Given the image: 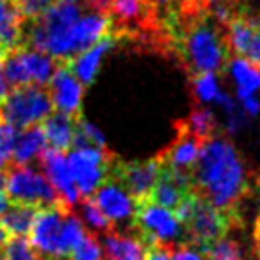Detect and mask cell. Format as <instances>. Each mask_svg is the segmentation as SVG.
Segmentation results:
<instances>
[{
    "mask_svg": "<svg viewBox=\"0 0 260 260\" xmlns=\"http://www.w3.org/2000/svg\"><path fill=\"white\" fill-rule=\"evenodd\" d=\"M38 159H40L41 168H43V173L47 175L50 184L55 187L62 203L68 205L70 209L75 207L80 202V192L77 189L75 182H73L72 173H70L64 152L55 148H45Z\"/></svg>",
    "mask_w": 260,
    "mask_h": 260,
    "instance_id": "cell-13",
    "label": "cell"
},
{
    "mask_svg": "<svg viewBox=\"0 0 260 260\" xmlns=\"http://www.w3.org/2000/svg\"><path fill=\"white\" fill-rule=\"evenodd\" d=\"M6 237H8V234L4 232V228L0 226V260H2V248H4Z\"/></svg>",
    "mask_w": 260,
    "mask_h": 260,
    "instance_id": "cell-40",
    "label": "cell"
},
{
    "mask_svg": "<svg viewBox=\"0 0 260 260\" xmlns=\"http://www.w3.org/2000/svg\"><path fill=\"white\" fill-rule=\"evenodd\" d=\"M192 87H194V94L200 102L203 104H210L216 102L217 94L221 93L219 79H217L216 72H203L196 73L192 79Z\"/></svg>",
    "mask_w": 260,
    "mask_h": 260,
    "instance_id": "cell-29",
    "label": "cell"
},
{
    "mask_svg": "<svg viewBox=\"0 0 260 260\" xmlns=\"http://www.w3.org/2000/svg\"><path fill=\"white\" fill-rule=\"evenodd\" d=\"M203 253H205L207 260H244V249H242L241 242L237 239L228 237L226 234L210 242L203 249Z\"/></svg>",
    "mask_w": 260,
    "mask_h": 260,
    "instance_id": "cell-25",
    "label": "cell"
},
{
    "mask_svg": "<svg viewBox=\"0 0 260 260\" xmlns=\"http://www.w3.org/2000/svg\"><path fill=\"white\" fill-rule=\"evenodd\" d=\"M138 235L148 248L155 244L175 248L185 242V232L180 221L175 217L173 210L153 203L152 200L138 203L132 224Z\"/></svg>",
    "mask_w": 260,
    "mask_h": 260,
    "instance_id": "cell-5",
    "label": "cell"
},
{
    "mask_svg": "<svg viewBox=\"0 0 260 260\" xmlns=\"http://www.w3.org/2000/svg\"><path fill=\"white\" fill-rule=\"evenodd\" d=\"M194 191L214 207L235 214L239 202L251 191V175L230 139L212 136L200 148L191 170Z\"/></svg>",
    "mask_w": 260,
    "mask_h": 260,
    "instance_id": "cell-1",
    "label": "cell"
},
{
    "mask_svg": "<svg viewBox=\"0 0 260 260\" xmlns=\"http://www.w3.org/2000/svg\"><path fill=\"white\" fill-rule=\"evenodd\" d=\"M111 15L121 23L139 22L145 15V2L143 0H111L109 4Z\"/></svg>",
    "mask_w": 260,
    "mask_h": 260,
    "instance_id": "cell-30",
    "label": "cell"
},
{
    "mask_svg": "<svg viewBox=\"0 0 260 260\" xmlns=\"http://www.w3.org/2000/svg\"><path fill=\"white\" fill-rule=\"evenodd\" d=\"M52 111L54 104L48 89H45V86L27 84L9 91L0 104V119L15 128H25L30 125H40Z\"/></svg>",
    "mask_w": 260,
    "mask_h": 260,
    "instance_id": "cell-4",
    "label": "cell"
},
{
    "mask_svg": "<svg viewBox=\"0 0 260 260\" xmlns=\"http://www.w3.org/2000/svg\"><path fill=\"white\" fill-rule=\"evenodd\" d=\"M226 64L228 72H230L232 79L237 86L239 100L260 89V64L242 57V55H235Z\"/></svg>",
    "mask_w": 260,
    "mask_h": 260,
    "instance_id": "cell-22",
    "label": "cell"
},
{
    "mask_svg": "<svg viewBox=\"0 0 260 260\" xmlns=\"http://www.w3.org/2000/svg\"><path fill=\"white\" fill-rule=\"evenodd\" d=\"M6 180H8V173L4 168V170H0V194H6Z\"/></svg>",
    "mask_w": 260,
    "mask_h": 260,
    "instance_id": "cell-39",
    "label": "cell"
},
{
    "mask_svg": "<svg viewBox=\"0 0 260 260\" xmlns=\"http://www.w3.org/2000/svg\"><path fill=\"white\" fill-rule=\"evenodd\" d=\"M23 20L15 0H0V50L9 52L23 45Z\"/></svg>",
    "mask_w": 260,
    "mask_h": 260,
    "instance_id": "cell-18",
    "label": "cell"
},
{
    "mask_svg": "<svg viewBox=\"0 0 260 260\" xmlns=\"http://www.w3.org/2000/svg\"><path fill=\"white\" fill-rule=\"evenodd\" d=\"M93 202L102 209V212L109 217L112 224H125L132 228L138 203L128 191L116 180L109 177L96 191L91 194Z\"/></svg>",
    "mask_w": 260,
    "mask_h": 260,
    "instance_id": "cell-11",
    "label": "cell"
},
{
    "mask_svg": "<svg viewBox=\"0 0 260 260\" xmlns=\"http://www.w3.org/2000/svg\"><path fill=\"white\" fill-rule=\"evenodd\" d=\"M48 93L55 111L79 118L80 107H82L84 84L72 72L68 61L57 62L54 75L48 80Z\"/></svg>",
    "mask_w": 260,
    "mask_h": 260,
    "instance_id": "cell-12",
    "label": "cell"
},
{
    "mask_svg": "<svg viewBox=\"0 0 260 260\" xmlns=\"http://www.w3.org/2000/svg\"><path fill=\"white\" fill-rule=\"evenodd\" d=\"M18 6L20 13H22L23 20H32L36 16H40L54 0H15Z\"/></svg>",
    "mask_w": 260,
    "mask_h": 260,
    "instance_id": "cell-33",
    "label": "cell"
},
{
    "mask_svg": "<svg viewBox=\"0 0 260 260\" xmlns=\"http://www.w3.org/2000/svg\"><path fill=\"white\" fill-rule=\"evenodd\" d=\"M241 107L246 112V116H256L260 112V100L255 96V93L248 94V96L241 98Z\"/></svg>",
    "mask_w": 260,
    "mask_h": 260,
    "instance_id": "cell-35",
    "label": "cell"
},
{
    "mask_svg": "<svg viewBox=\"0 0 260 260\" xmlns=\"http://www.w3.org/2000/svg\"><path fill=\"white\" fill-rule=\"evenodd\" d=\"M75 119L77 118H73V116L57 111L50 112L41 121L45 138H47V145L50 148L61 150V152L72 148L73 134H75Z\"/></svg>",
    "mask_w": 260,
    "mask_h": 260,
    "instance_id": "cell-19",
    "label": "cell"
},
{
    "mask_svg": "<svg viewBox=\"0 0 260 260\" xmlns=\"http://www.w3.org/2000/svg\"><path fill=\"white\" fill-rule=\"evenodd\" d=\"M178 126L187 130L189 134L196 136L200 141H205V139L216 136L217 119L212 111H207V109L198 107V109H192V112L187 116V119L178 123Z\"/></svg>",
    "mask_w": 260,
    "mask_h": 260,
    "instance_id": "cell-24",
    "label": "cell"
},
{
    "mask_svg": "<svg viewBox=\"0 0 260 260\" xmlns=\"http://www.w3.org/2000/svg\"><path fill=\"white\" fill-rule=\"evenodd\" d=\"M258 212H260V189H258Z\"/></svg>",
    "mask_w": 260,
    "mask_h": 260,
    "instance_id": "cell-44",
    "label": "cell"
},
{
    "mask_svg": "<svg viewBox=\"0 0 260 260\" xmlns=\"http://www.w3.org/2000/svg\"><path fill=\"white\" fill-rule=\"evenodd\" d=\"M68 168L82 198H89L112 173L116 159L105 146H80L68 155Z\"/></svg>",
    "mask_w": 260,
    "mask_h": 260,
    "instance_id": "cell-8",
    "label": "cell"
},
{
    "mask_svg": "<svg viewBox=\"0 0 260 260\" xmlns=\"http://www.w3.org/2000/svg\"><path fill=\"white\" fill-rule=\"evenodd\" d=\"M253 253L256 255V258L260 260V217L256 221L255 228H253Z\"/></svg>",
    "mask_w": 260,
    "mask_h": 260,
    "instance_id": "cell-38",
    "label": "cell"
},
{
    "mask_svg": "<svg viewBox=\"0 0 260 260\" xmlns=\"http://www.w3.org/2000/svg\"><path fill=\"white\" fill-rule=\"evenodd\" d=\"M18 52L23 68H25L29 84L47 86L50 77L54 75L55 68H57V59H54L52 55L45 54L41 50H36V48L25 47V45L18 47Z\"/></svg>",
    "mask_w": 260,
    "mask_h": 260,
    "instance_id": "cell-20",
    "label": "cell"
},
{
    "mask_svg": "<svg viewBox=\"0 0 260 260\" xmlns=\"http://www.w3.org/2000/svg\"><path fill=\"white\" fill-rule=\"evenodd\" d=\"M16 136H18V128L0 119V170L8 168L9 160H11Z\"/></svg>",
    "mask_w": 260,
    "mask_h": 260,
    "instance_id": "cell-32",
    "label": "cell"
},
{
    "mask_svg": "<svg viewBox=\"0 0 260 260\" xmlns=\"http://www.w3.org/2000/svg\"><path fill=\"white\" fill-rule=\"evenodd\" d=\"M70 207L64 203L40 207L30 226V244L45 260H62L61 256V230Z\"/></svg>",
    "mask_w": 260,
    "mask_h": 260,
    "instance_id": "cell-9",
    "label": "cell"
},
{
    "mask_svg": "<svg viewBox=\"0 0 260 260\" xmlns=\"http://www.w3.org/2000/svg\"><path fill=\"white\" fill-rule=\"evenodd\" d=\"M104 255L107 260H146L148 246L139 235H125L118 232H105Z\"/></svg>",
    "mask_w": 260,
    "mask_h": 260,
    "instance_id": "cell-17",
    "label": "cell"
},
{
    "mask_svg": "<svg viewBox=\"0 0 260 260\" xmlns=\"http://www.w3.org/2000/svg\"><path fill=\"white\" fill-rule=\"evenodd\" d=\"M70 260H104V248L93 234H87L70 253Z\"/></svg>",
    "mask_w": 260,
    "mask_h": 260,
    "instance_id": "cell-31",
    "label": "cell"
},
{
    "mask_svg": "<svg viewBox=\"0 0 260 260\" xmlns=\"http://www.w3.org/2000/svg\"><path fill=\"white\" fill-rule=\"evenodd\" d=\"M114 36H105L100 41H96L94 45L87 47L86 50L79 52L75 57H72L68 61L72 72L75 73V77L84 84V86H89L93 82V79L96 77L98 70H100L102 62H104L105 55L114 48Z\"/></svg>",
    "mask_w": 260,
    "mask_h": 260,
    "instance_id": "cell-15",
    "label": "cell"
},
{
    "mask_svg": "<svg viewBox=\"0 0 260 260\" xmlns=\"http://www.w3.org/2000/svg\"><path fill=\"white\" fill-rule=\"evenodd\" d=\"M234 223V214H228L214 207L212 203H209L194 191L191 200V209L182 223L185 232V242L203 251L210 242L223 237Z\"/></svg>",
    "mask_w": 260,
    "mask_h": 260,
    "instance_id": "cell-6",
    "label": "cell"
},
{
    "mask_svg": "<svg viewBox=\"0 0 260 260\" xmlns=\"http://www.w3.org/2000/svg\"><path fill=\"white\" fill-rule=\"evenodd\" d=\"M4 50H0V104L4 102V98L8 96L9 89H11V86H9V82L6 80V75H4Z\"/></svg>",
    "mask_w": 260,
    "mask_h": 260,
    "instance_id": "cell-37",
    "label": "cell"
},
{
    "mask_svg": "<svg viewBox=\"0 0 260 260\" xmlns=\"http://www.w3.org/2000/svg\"><path fill=\"white\" fill-rule=\"evenodd\" d=\"M178 130H180V134H178L177 141L170 148L160 152L157 157H159L164 166L171 168V170L191 171L196 159H198V153L203 141H200L196 136L189 134L187 130H184L182 126H178Z\"/></svg>",
    "mask_w": 260,
    "mask_h": 260,
    "instance_id": "cell-16",
    "label": "cell"
},
{
    "mask_svg": "<svg viewBox=\"0 0 260 260\" xmlns=\"http://www.w3.org/2000/svg\"><path fill=\"white\" fill-rule=\"evenodd\" d=\"M8 205H9V202H8V198H6V194H0V214L8 209Z\"/></svg>",
    "mask_w": 260,
    "mask_h": 260,
    "instance_id": "cell-41",
    "label": "cell"
},
{
    "mask_svg": "<svg viewBox=\"0 0 260 260\" xmlns=\"http://www.w3.org/2000/svg\"><path fill=\"white\" fill-rule=\"evenodd\" d=\"M87 8V0H54L40 16L27 20L23 45L57 61H70L77 55L75 25Z\"/></svg>",
    "mask_w": 260,
    "mask_h": 260,
    "instance_id": "cell-2",
    "label": "cell"
},
{
    "mask_svg": "<svg viewBox=\"0 0 260 260\" xmlns=\"http://www.w3.org/2000/svg\"><path fill=\"white\" fill-rule=\"evenodd\" d=\"M210 2H212V4L216 6V4H228L230 0H210Z\"/></svg>",
    "mask_w": 260,
    "mask_h": 260,
    "instance_id": "cell-43",
    "label": "cell"
},
{
    "mask_svg": "<svg viewBox=\"0 0 260 260\" xmlns=\"http://www.w3.org/2000/svg\"><path fill=\"white\" fill-rule=\"evenodd\" d=\"M171 249L173 248L155 244V246H152V248H148L146 260H171Z\"/></svg>",
    "mask_w": 260,
    "mask_h": 260,
    "instance_id": "cell-36",
    "label": "cell"
},
{
    "mask_svg": "<svg viewBox=\"0 0 260 260\" xmlns=\"http://www.w3.org/2000/svg\"><path fill=\"white\" fill-rule=\"evenodd\" d=\"M84 235H86V228H84L82 221L70 210V212L66 214L64 223H62V230H61V256H62V260L68 258L70 253H72L73 248L82 241Z\"/></svg>",
    "mask_w": 260,
    "mask_h": 260,
    "instance_id": "cell-27",
    "label": "cell"
},
{
    "mask_svg": "<svg viewBox=\"0 0 260 260\" xmlns=\"http://www.w3.org/2000/svg\"><path fill=\"white\" fill-rule=\"evenodd\" d=\"M2 260H45L25 235H8L2 248Z\"/></svg>",
    "mask_w": 260,
    "mask_h": 260,
    "instance_id": "cell-26",
    "label": "cell"
},
{
    "mask_svg": "<svg viewBox=\"0 0 260 260\" xmlns=\"http://www.w3.org/2000/svg\"><path fill=\"white\" fill-rule=\"evenodd\" d=\"M162 162L159 157L145 160V162H118L112 166L111 177H114L126 191L132 194L136 203H141L150 200L152 189L155 182L159 180Z\"/></svg>",
    "mask_w": 260,
    "mask_h": 260,
    "instance_id": "cell-10",
    "label": "cell"
},
{
    "mask_svg": "<svg viewBox=\"0 0 260 260\" xmlns=\"http://www.w3.org/2000/svg\"><path fill=\"white\" fill-rule=\"evenodd\" d=\"M77 205L80 207V216L84 217V223L89 224V228L93 232H105L112 230V223L109 221V217L102 212V209L93 202V198H82Z\"/></svg>",
    "mask_w": 260,
    "mask_h": 260,
    "instance_id": "cell-28",
    "label": "cell"
},
{
    "mask_svg": "<svg viewBox=\"0 0 260 260\" xmlns=\"http://www.w3.org/2000/svg\"><path fill=\"white\" fill-rule=\"evenodd\" d=\"M171 260H203V256L194 246L178 244L171 249Z\"/></svg>",
    "mask_w": 260,
    "mask_h": 260,
    "instance_id": "cell-34",
    "label": "cell"
},
{
    "mask_svg": "<svg viewBox=\"0 0 260 260\" xmlns=\"http://www.w3.org/2000/svg\"><path fill=\"white\" fill-rule=\"evenodd\" d=\"M184 61L189 72H219L228 62V45L221 30L212 22H196L185 30L184 45Z\"/></svg>",
    "mask_w": 260,
    "mask_h": 260,
    "instance_id": "cell-3",
    "label": "cell"
},
{
    "mask_svg": "<svg viewBox=\"0 0 260 260\" xmlns=\"http://www.w3.org/2000/svg\"><path fill=\"white\" fill-rule=\"evenodd\" d=\"M47 146V138H45L41 123L40 125H30L23 128L22 134L16 136L11 157L15 164H29L30 160L38 159Z\"/></svg>",
    "mask_w": 260,
    "mask_h": 260,
    "instance_id": "cell-21",
    "label": "cell"
},
{
    "mask_svg": "<svg viewBox=\"0 0 260 260\" xmlns=\"http://www.w3.org/2000/svg\"><path fill=\"white\" fill-rule=\"evenodd\" d=\"M153 4H157V6H170L173 0H152Z\"/></svg>",
    "mask_w": 260,
    "mask_h": 260,
    "instance_id": "cell-42",
    "label": "cell"
},
{
    "mask_svg": "<svg viewBox=\"0 0 260 260\" xmlns=\"http://www.w3.org/2000/svg\"><path fill=\"white\" fill-rule=\"evenodd\" d=\"M224 40L230 52L260 64V29L249 16L232 18L226 23Z\"/></svg>",
    "mask_w": 260,
    "mask_h": 260,
    "instance_id": "cell-14",
    "label": "cell"
},
{
    "mask_svg": "<svg viewBox=\"0 0 260 260\" xmlns=\"http://www.w3.org/2000/svg\"><path fill=\"white\" fill-rule=\"evenodd\" d=\"M6 198L9 203H25L34 207H48L62 203L47 175L27 164H11L6 168ZM68 207V205H66Z\"/></svg>",
    "mask_w": 260,
    "mask_h": 260,
    "instance_id": "cell-7",
    "label": "cell"
},
{
    "mask_svg": "<svg viewBox=\"0 0 260 260\" xmlns=\"http://www.w3.org/2000/svg\"><path fill=\"white\" fill-rule=\"evenodd\" d=\"M40 207L25 203H9L8 209L0 214V226L8 235H27L32 226L34 216Z\"/></svg>",
    "mask_w": 260,
    "mask_h": 260,
    "instance_id": "cell-23",
    "label": "cell"
}]
</instances>
